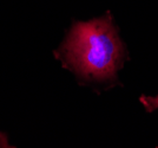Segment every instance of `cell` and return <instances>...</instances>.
Listing matches in <instances>:
<instances>
[{"mask_svg":"<svg viewBox=\"0 0 158 148\" xmlns=\"http://www.w3.org/2000/svg\"><path fill=\"white\" fill-rule=\"evenodd\" d=\"M54 56L79 83L109 88L117 84L127 52L107 12L92 20L74 23Z\"/></svg>","mask_w":158,"mask_h":148,"instance_id":"obj_1","label":"cell"},{"mask_svg":"<svg viewBox=\"0 0 158 148\" xmlns=\"http://www.w3.org/2000/svg\"><path fill=\"white\" fill-rule=\"evenodd\" d=\"M140 102L148 111H152L158 109V95L157 96H142Z\"/></svg>","mask_w":158,"mask_h":148,"instance_id":"obj_2","label":"cell"},{"mask_svg":"<svg viewBox=\"0 0 158 148\" xmlns=\"http://www.w3.org/2000/svg\"><path fill=\"white\" fill-rule=\"evenodd\" d=\"M0 147H12L10 143H8V140H7V136L4 133L0 132Z\"/></svg>","mask_w":158,"mask_h":148,"instance_id":"obj_3","label":"cell"}]
</instances>
